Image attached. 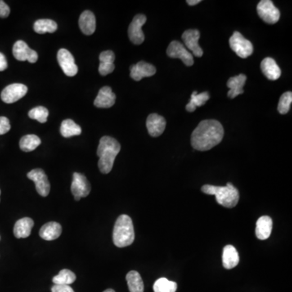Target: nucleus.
<instances>
[{
    "instance_id": "3",
    "label": "nucleus",
    "mask_w": 292,
    "mask_h": 292,
    "mask_svg": "<svg viewBox=\"0 0 292 292\" xmlns=\"http://www.w3.org/2000/svg\"><path fill=\"white\" fill-rule=\"evenodd\" d=\"M201 191L207 195H215L216 201L226 208H234L240 200V194L237 189L231 183H227L224 187L205 185L201 188Z\"/></svg>"
},
{
    "instance_id": "38",
    "label": "nucleus",
    "mask_w": 292,
    "mask_h": 292,
    "mask_svg": "<svg viewBox=\"0 0 292 292\" xmlns=\"http://www.w3.org/2000/svg\"><path fill=\"white\" fill-rule=\"evenodd\" d=\"M7 68V59L5 57L4 55L0 53V72L6 70Z\"/></svg>"
},
{
    "instance_id": "28",
    "label": "nucleus",
    "mask_w": 292,
    "mask_h": 292,
    "mask_svg": "<svg viewBox=\"0 0 292 292\" xmlns=\"http://www.w3.org/2000/svg\"><path fill=\"white\" fill-rule=\"evenodd\" d=\"M209 99V95L208 92L197 94L196 91H194L191 95V100L186 105V110L189 112H194L197 106H201L206 103V101Z\"/></svg>"
},
{
    "instance_id": "29",
    "label": "nucleus",
    "mask_w": 292,
    "mask_h": 292,
    "mask_svg": "<svg viewBox=\"0 0 292 292\" xmlns=\"http://www.w3.org/2000/svg\"><path fill=\"white\" fill-rule=\"evenodd\" d=\"M58 25L56 22L50 19H41L33 24V29L36 33L44 34L46 33H55L57 30Z\"/></svg>"
},
{
    "instance_id": "34",
    "label": "nucleus",
    "mask_w": 292,
    "mask_h": 292,
    "mask_svg": "<svg viewBox=\"0 0 292 292\" xmlns=\"http://www.w3.org/2000/svg\"><path fill=\"white\" fill-rule=\"evenodd\" d=\"M292 102V93L286 92L282 95L279 99V105H278V110L282 114H285L289 111L291 107V104Z\"/></svg>"
},
{
    "instance_id": "8",
    "label": "nucleus",
    "mask_w": 292,
    "mask_h": 292,
    "mask_svg": "<svg viewBox=\"0 0 292 292\" xmlns=\"http://www.w3.org/2000/svg\"><path fill=\"white\" fill-rule=\"evenodd\" d=\"M71 191L76 200H80L82 197L89 195L91 191V186L86 176L77 172L73 174Z\"/></svg>"
},
{
    "instance_id": "37",
    "label": "nucleus",
    "mask_w": 292,
    "mask_h": 292,
    "mask_svg": "<svg viewBox=\"0 0 292 292\" xmlns=\"http://www.w3.org/2000/svg\"><path fill=\"white\" fill-rule=\"evenodd\" d=\"M52 292H74L69 285H54L51 288Z\"/></svg>"
},
{
    "instance_id": "33",
    "label": "nucleus",
    "mask_w": 292,
    "mask_h": 292,
    "mask_svg": "<svg viewBox=\"0 0 292 292\" xmlns=\"http://www.w3.org/2000/svg\"><path fill=\"white\" fill-rule=\"evenodd\" d=\"M49 111L44 106H37L29 110V116L30 119L38 120L40 123H44L47 121Z\"/></svg>"
},
{
    "instance_id": "39",
    "label": "nucleus",
    "mask_w": 292,
    "mask_h": 292,
    "mask_svg": "<svg viewBox=\"0 0 292 292\" xmlns=\"http://www.w3.org/2000/svg\"><path fill=\"white\" fill-rule=\"evenodd\" d=\"M201 2L200 0H187V3L190 6H195Z\"/></svg>"
},
{
    "instance_id": "16",
    "label": "nucleus",
    "mask_w": 292,
    "mask_h": 292,
    "mask_svg": "<svg viewBox=\"0 0 292 292\" xmlns=\"http://www.w3.org/2000/svg\"><path fill=\"white\" fill-rule=\"evenodd\" d=\"M167 125L166 119L158 114H150L146 120V127L148 132L153 137L163 134Z\"/></svg>"
},
{
    "instance_id": "21",
    "label": "nucleus",
    "mask_w": 292,
    "mask_h": 292,
    "mask_svg": "<svg viewBox=\"0 0 292 292\" xmlns=\"http://www.w3.org/2000/svg\"><path fill=\"white\" fill-rule=\"evenodd\" d=\"M273 221L269 216H262L256 223V235L259 240H267L271 235Z\"/></svg>"
},
{
    "instance_id": "9",
    "label": "nucleus",
    "mask_w": 292,
    "mask_h": 292,
    "mask_svg": "<svg viewBox=\"0 0 292 292\" xmlns=\"http://www.w3.org/2000/svg\"><path fill=\"white\" fill-rule=\"evenodd\" d=\"M27 177L35 183L36 190L42 196H47L50 194L51 185L48 178L42 169H33L27 174Z\"/></svg>"
},
{
    "instance_id": "26",
    "label": "nucleus",
    "mask_w": 292,
    "mask_h": 292,
    "mask_svg": "<svg viewBox=\"0 0 292 292\" xmlns=\"http://www.w3.org/2000/svg\"><path fill=\"white\" fill-rule=\"evenodd\" d=\"M130 292H144V283L141 275L135 270H132L126 276Z\"/></svg>"
},
{
    "instance_id": "1",
    "label": "nucleus",
    "mask_w": 292,
    "mask_h": 292,
    "mask_svg": "<svg viewBox=\"0 0 292 292\" xmlns=\"http://www.w3.org/2000/svg\"><path fill=\"white\" fill-rule=\"evenodd\" d=\"M224 136L221 123L215 119L203 120L192 133V146L199 151H207L218 145Z\"/></svg>"
},
{
    "instance_id": "27",
    "label": "nucleus",
    "mask_w": 292,
    "mask_h": 292,
    "mask_svg": "<svg viewBox=\"0 0 292 292\" xmlns=\"http://www.w3.org/2000/svg\"><path fill=\"white\" fill-rule=\"evenodd\" d=\"M60 133L66 138L71 136H79L82 134V128L72 119H65L62 122Z\"/></svg>"
},
{
    "instance_id": "41",
    "label": "nucleus",
    "mask_w": 292,
    "mask_h": 292,
    "mask_svg": "<svg viewBox=\"0 0 292 292\" xmlns=\"http://www.w3.org/2000/svg\"><path fill=\"white\" fill-rule=\"evenodd\" d=\"M0 195H1V190H0Z\"/></svg>"
},
{
    "instance_id": "24",
    "label": "nucleus",
    "mask_w": 292,
    "mask_h": 292,
    "mask_svg": "<svg viewBox=\"0 0 292 292\" xmlns=\"http://www.w3.org/2000/svg\"><path fill=\"white\" fill-rule=\"evenodd\" d=\"M34 222L30 217H23L21 219L18 220L14 226V235L17 239L29 237Z\"/></svg>"
},
{
    "instance_id": "30",
    "label": "nucleus",
    "mask_w": 292,
    "mask_h": 292,
    "mask_svg": "<svg viewBox=\"0 0 292 292\" xmlns=\"http://www.w3.org/2000/svg\"><path fill=\"white\" fill-rule=\"evenodd\" d=\"M41 140L36 135H26L20 139V150L24 152H31L36 150L41 145Z\"/></svg>"
},
{
    "instance_id": "25",
    "label": "nucleus",
    "mask_w": 292,
    "mask_h": 292,
    "mask_svg": "<svg viewBox=\"0 0 292 292\" xmlns=\"http://www.w3.org/2000/svg\"><path fill=\"white\" fill-rule=\"evenodd\" d=\"M61 233V225L58 222H51L42 226L40 229L39 235L43 240L51 241L60 237Z\"/></svg>"
},
{
    "instance_id": "12",
    "label": "nucleus",
    "mask_w": 292,
    "mask_h": 292,
    "mask_svg": "<svg viewBox=\"0 0 292 292\" xmlns=\"http://www.w3.org/2000/svg\"><path fill=\"white\" fill-rule=\"evenodd\" d=\"M28 88L23 84H11L1 93V99L6 103H14L25 96Z\"/></svg>"
},
{
    "instance_id": "20",
    "label": "nucleus",
    "mask_w": 292,
    "mask_h": 292,
    "mask_svg": "<svg viewBox=\"0 0 292 292\" xmlns=\"http://www.w3.org/2000/svg\"><path fill=\"white\" fill-rule=\"evenodd\" d=\"M79 26L86 35H92L96 29V18L92 11H85L80 16Z\"/></svg>"
},
{
    "instance_id": "2",
    "label": "nucleus",
    "mask_w": 292,
    "mask_h": 292,
    "mask_svg": "<svg viewBox=\"0 0 292 292\" xmlns=\"http://www.w3.org/2000/svg\"><path fill=\"white\" fill-rule=\"evenodd\" d=\"M121 150L120 144L111 136L101 137L97 147L98 168L103 174L110 173L114 166V160Z\"/></svg>"
},
{
    "instance_id": "5",
    "label": "nucleus",
    "mask_w": 292,
    "mask_h": 292,
    "mask_svg": "<svg viewBox=\"0 0 292 292\" xmlns=\"http://www.w3.org/2000/svg\"><path fill=\"white\" fill-rule=\"evenodd\" d=\"M229 44L235 54L242 58L246 59L253 52V46L250 41H248L240 32L235 31L229 40Z\"/></svg>"
},
{
    "instance_id": "22",
    "label": "nucleus",
    "mask_w": 292,
    "mask_h": 292,
    "mask_svg": "<svg viewBox=\"0 0 292 292\" xmlns=\"http://www.w3.org/2000/svg\"><path fill=\"white\" fill-rule=\"evenodd\" d=\"M115 59L114 53L111 51H105L99 55L100 65L98 72L101 76H106L114 70V61Z\"/></svg>"
},
{
    "instance_id": "40",
    "label": "nucleus",
    "mask_w": 292,
    "mask_h": 292,
    "mask_svg": "<svg viewBox=\"0 0 292 292\" xmlns=\"http://www.w3.org/2000/svg\"><path fill=\"white\" fill-rule=\"evenodd\" d=\"M103 292H115L112 289H107V290L104 291Z\"/></svg>"
},
{
    "instance_id": "32",
    "label": "nucleus",
    "mask_w": 292,
    "mask_h": 292,
    "mask_svg": "<svg viewBox=\"0 0 292 292\" xmlns=\"http://www.w3.org/2000/svg\"><path fill=\"white\" fill-rule=\"evenodd\" d=\"M177 284L176 282L169 281L166 278L158 279L154 284V292H176Z\"/></svg>"
},
{
    "instance_id": "19",
    "label": "nucleus",
    "mask_w": 292,
    "mask_h": 292,
    "mask_svg": "<svg viewBox=\"0 0 292 292\" xmlns=\"http://www.w3.org/2000/svg\"><path fill=\"white\" fill-rule=\"evenodd\" d=\"M247 77L244 74H240L236 77H231L227 82L229 88L227 95L230 98H235L238 95L244 94V86L246 82Z\"/></svg>"
},
{
    "instance_id": "17",
    "label": "nucleus",
    "mask_w": 292,
    "mask_h": 292,
    "mask_svg": "<svg viewBox=\"0 0 292 292\" xmlns=\"http://www.w3.org/2000/svg\"><path fill=\"white\" fill-rule=\"evenodd\" d=\"M115 95L110 87L105 86L99 90L98 95L95 98V104L96 107L110 108L115 103Z\"/></svg>"
},
{
    "instance_id": "18",
    "label": "nucleus",
    "mask_w": 292,
    "mask_h": 292,
    "mask_svg": "<svg viewBox=\"0 0 292 292\" xmlns=\"http://www.w3.org/2000/svg\"><path fill=\"white\" fill-rule=\"evenodd\" d=\"M262 73L270 81H276L281 77V69L272 58L267 57L261 64Z\"/></svg>"
},
{
    "instance_id": "6",
    "label": "nucleus",
    "mask_w": 292,
    "mask_h": 292,
    "mask_svg": "<svg viewBox=\"0 0 292 292\" xmlns=\"http://www.w3.org/2000/svg\"><path fill=\"white\" fill-rule=\"evenodd\" d=\"M257 10L260 17L267 24H274L279 20L280 11L270 0H262L257 5Z\"/></svg>"
},
{
    "instance_id": "15",
    "label": "nucleus",
    "mask_w": 292,
    "mask_h": 292,
    "mask_svg": "<svg viewBox=\"0 0 292 292\" xmlns=\"http://www.w3.org/2000/svg\"><path fill=\"white\" fill-rule=\"evenodd\" d=\"M130 77L136 82H140L145 77H150L156 73V68L146 62H138L130 68Z\"/></svg>"
},
{
    "instance_id": "31",
    "label": "nucleus",
    "mask_w": 292,
    "mask_h": 292,
    "mask_svg": "<svg viewBox=\"0 0 292 292\" xmlns=\"http://www.w3.org/2000/svg\"><path fill=\"white\" fill-rule=\"evenodd\" d=\"M76 275L71 270H62L59 275L53 278L52 281L55 285H70L76 281Z\"/></svg>"
},
{
    "instance_id": "36",
    "label": "nucleus",
    "mask_w": 292,
    "mask_h": 292,
    "mask_svg": "<svg viewBox=\"0 0 292 292\" xmlns=\"http://www.w3.org/2000/svg\"><path fill=\"white\" fill-rule=\"evenodd\" d=\"M10 14V7L8 5L4 2L0 0V17L6 18Z\"/></svg>"
},
{
    "instance_id": "35",
    "label": "nucleus",
    "mask_w": 292,
    "mask_h": 292,
    "mask_svg": "<svg viewBox=\"0 0 292 292\" xmlns=\"http://www.w3.org/2000/svg\"><path fill=\"white\" fill-rule=\"evenodd\" d=\"M11 129V125L9 119L6 117H0V135H3L7 133Z\"/></svg>"
},
{
    "instance_id": "4",
    "label": "nucleus",
    "mask_w": 292,
    "mask_h": 292,
    "mask_svg": "<svg viewBox=\"0 0 292 292\" xmlns=\"http://www.w3.org/2000/svg\"><path fill=\"white\" fill-rule=\"evenodd\" d=\"M135 240L134 227L132 218L123 214L117 218L113 231V242L118 248L129 246Z\"/></svg>"
},
{
    "instance_id": "10",
    "label": "nucleus",
    "mask_w": 292,
    "mask_h": 292,
    "mask_svg": "<svg viewBox=\"0 0 292 292\" xmlns=\"http://www.w3.org/2000/svg\"><path fill=\"white\" fill-rule=\"evenodd\" d=\"M146 16L142 14L136 15L128 28V36L131 42L135 45L142 44L145 41V34L143 33L142 26L146 22Z\"/></svg>"
},
{
    "instance_id": "13",
    "label": "nucleus",
    "mask_w": 292,
    "mask_h": 292,
    "mask_svg": "<svg viewBox=\"0 0 292 292\" xmlns=\"http://www.w3.org/2000/svg\"><path fill=\"white\" fill-rule=\"evenodd\" d=\"M12 53L15 59L19 61H28L31 64L38 61V53L29 48V46L23 41L15 42L12 48Z\"/></svg>"
},
{
    "instance_id": "23",
    "label": "nucleus",
    "mask_w": 292,
    "mask_h": 292,
    "mask_svg": "<svg viewBox=\"0 0 292 292\" xmlns=\"http://www.w3.org/2000/svg\"><path fill=\"white\" fill-rule=\"evenodd\" d=\"M240 262L239 253L235 247L232 245H226L222 252V266L226 270H231L237 266Z\"/></svg>"
},
{
    "instance_id": "7",
    "label": "nucleus",
    "mask_w": 292,
    "mask_h": 292,
    "mask_svg": "<svg viewBox=\"0 0 292 292\" xmlns=\"http://www.w3.org/2000/svg\"><path fill=\"white\" fill-rule=\"evenodd\" d=\"M169 57L180 59L186 66H193L194 64V55L188 51L186 47L178 41H173L170 43L167 50Z\"/></svg>"
},
{
    "instance_id": "14",
    "label": "nucleus",
    "mask_w": 292,
    "mask_h": 292,
    "mask_svg": "<svg viewBox=\"0 0 292 292\" xmlns=\"http://www.w3.org/2000/svg\"><path fill=\"white\" fill-rule=\"evenodd\" d=\"M199 38L200 32L197 29H188L182 35V39L185 42L186 49H189L196 57H201L203 55V50L199 46L198 42Z\"/></svg>"
},
{
    "instance_id": "11",
    "label": "nucleus",
    "mask_w": 292,
    "mask_h": 292,
    "mask_svg": "<svg viewBox=\"0 0 292 292\" xmlns=\"http://www.w3.org/2000/svg\"><path fill=\"white\" fill-rule=\"evenodd\" d=\"M58 63L61 67L62 70L68 77H74L78 73V67L75 64L73 55L67 49H60L58 51Z\"/></svg>"
}]
</instances>
